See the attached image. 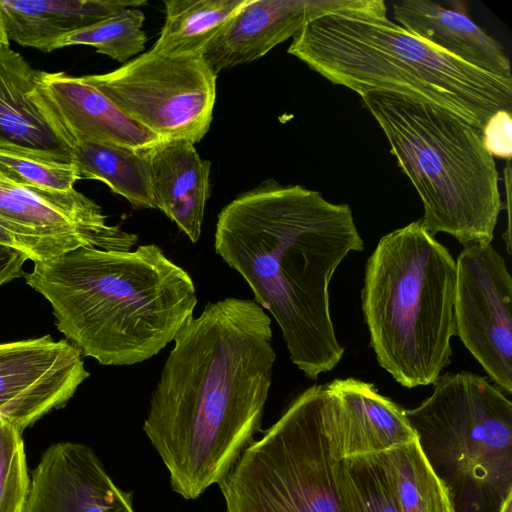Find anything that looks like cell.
I'll use <instances>...</instances> for the list:
<instances>
[{
    "instance_id": "obj_30",
    "label": "cell",
    "mask_w": 512,
    "mask_h": 512,
    "mask_svg": "<svg viewBox=\"0 0 512 512\" xmlns=\"http://www.w3.org/2000/svg\"><path fill=\"white\" fill-rule=\"evenodd\" d=\"M28 257L14 249L0 245V287L20 276Z\"/></svg>"
},
{
    "instance_id": "obj_11",
    "label": "cell",
    "mask_w": 512,
    "mask_h": 512,
    "mask_svg": "<svg viewBox=\"0 0 512 512\" xmlns=\"http://www.w3.org/2000/svg\"><path fill=\"white\" fill-rule=\"evenodd\" d=\"M89 376L68 340L45 335L0 343V417L24 432L63 407Z\"/></svg>"
},
{
    "instance_id": "obj_7",
    "label": "cell",
    "mask_w": 512,
    "mask_h": 512,
    "mask_svg": "<svg viewBox=\"0 0 512 512\" xmlns=\"http://www.w3.org/2000/svg\"><path fill=\"white\" fill-rule=\"evenodd\" d=\"M432 394L405 410L420 447L457 512H499L512 494V403L484 377L440 375Z\"/></svg>"
},
{
    "instance_id": "obj_26",
    "label": "cell",
    "mask_w": 512,
    "mask_h": 512,
    "mask_svg": "<svg viewBox=\"0 0 512 512\" xmlns=\"http://www.w3.org/2000/svg\"><path fill=\"white\" fill-rule=\"evenodd\" d=\"M22 431L10 422L0 426V512H24L29 492Z\"/></svg>"
},
{
    "instance_id": "obj_32",
    "label": "cell",
    "mask_w": 512,
    "mask_h": 512,
    "mask_svg": "<svg viewBox=\"0 0 512 512\" xmlns=\"http://www.w3.org/2000/svg\"><path fill=\"white\" fill-rule=\"evenodd\" d=\"M499 512H512V494H509L502 503Z\"/></svg>"
},
{
    "instance_id": "obj_12",
    "label": "cell",
    "mask_w": 512,
    "mask_h": 512,
    "mask_svg": "<svg viewBox=\"0 0 512 512\" xmlns=\"http://www.w3.org/2000/svg\"><path fill=\"white\" fill-rule=\"evenodd\" d=\"M0 219L70 250L94 247L130 251L136 234L109 225L101 207L84 194L47 192L17 184L0 173Z\"/></svg>"
},
{
    "instance_id": "obj_20",
    "label": "cell",
    "mask_w": 512,
    "mask_h": 512,
    "mask_svg": "<svg viewBox=\"0 0 512 512\" xmlns=\"http://www.w3.org/2000/svg\"><path fill=\"white\" fill-rule=\"evenodd\" d=\"M145 0H0L9 41L44 52L63 37Z\"/></svg>"
},
{
    "instance_id": "obj_1",
    "label": "cell",
    "mask_w": 512,
    "mask_h": 512,
    "mask_svg": "<svg viewBox=\"0 0 512 512\" xmlns=\"http://www.w3.org/2000/svg\"><path fill=\"white\" fill-rule=\"evenodd\" d=\"M143 430L174 492L199 498L261 429L276 354L271 318L254 301L209 302L174 338Z\"/></svg>"
},
{
    "instance_id": "obj_9",
    "label": "cell",
    "mask_w": 512,
    "mask_h": 512,
    "mask_svg": "<svg viewBox=\"0 0 512 512\" xmlns=\"http://www.w3.org/2000/svg\"><path fill=\"white\" fill-rule=\"evenodd\" d=\"M83 78L161 140L196 144L210 128L216 74L203 56L149 50L111 72Z\"/></svg>"
},
{
    "instance_id": "obj_4",
    "label": "cell",
    "mask_w": 512,
    "mask_h": 512,
    "mask_svg": "<svg viewBox=\"0 0 512 512\" xmlns=\"http://www.w3.org/2000/svg\"><path fill=\"white\" fill-rule=\"evenodd\" d=\"M288 53L360 96L387 91L446 109L482 130L499 110L512 112V81L480 71L387 17L382 0L322 15L293 38Z\"/></svg>"
},
{
    "instance_id": "obj_27",
    "label": "cell",
    "mask_w": 512,
    "mask_h": 512,
    "mask_svg": "<svg viewBox=\"0 0 512 512\" xmlns=\"http://www.w3.org/2000/svg\"><path fill=\"white\" fill-rule=\"evenodd\" d=\"M0 173L28 188L68 193L79 180L73 163L47 161L0 151Z\"/></svg>"
},
{
    "instance_id": "obj_15",
    "label": "cell",
    "mask_w": 512,
    "mask_h": 512,
    "mask_svg": "<svg viewBox=\"0 0 512 512\" xmlns=\"http://www.w3.org/2000/svg\"><path fill=\"white\" fill-rule=\"evenodd\" d=\"M364 0H248L207 46L213 72L252 62L293 38L308 22Z\"/></svg>"
},
{
    "instance_id": "obj_19",
    "label": "cell",
    "mask_w": 512,
    "mask_h": 512,
    "mask_svg": "<svg viewBox=\"0 0 512 512\" xmlns=\"http://www.w3.org/2000/svg\"><path fill=\"white\" fill-rule=\"evenodd\" d=\"M156 209L196 243L210 196V162L186 140H160L148 149Z\"/></svg>"
},
{
    "instance_id": "obj_5",
    "label": "cell",
    "mask_w": 512,
    "mask_h": 512,
    "mask_svg": "<svg viewBox=\"0 0 512 512\" xmlns=\"http://www.w3.org/2000/svg\"><path fill=\"white\" fill-rule=\"evenodd\" d=\"M423 203V228L462 245L489 244L503 208L482 131L432 103L387 91L360 96Z\"/></svg>"
},
{
    "instance_id": "obj_10",
    "label": "cell",
    "mask_w": 512,
    "mask_h": 512,
    "mask_svg": "<svg viewBox=\"0 0 512 512\" xmlns=\"http://www.w3.org/2000/svg\"><path fill=\"white\" fill-rule=\"evenodd\" d=\"M455 332L490 380L512 392V278L489 244L466 245L456 260Z\"/></svg>"
},
{
    "instance_id": "obj_2",
    "label": "cell",
    "mask_w": 512,
    "mask_h": 512,
    "mask_svg": "<svg viewBox=\"0 0 512 512\" xmlns=\"http://www.w3.org/2000/svg\"><path fill=\"white\" fill-rule=\"evenodd\" d=\"M214 247L275 319L306 377L337 366L345 349L331 319L329 283L348 253L364 249L347 204L268 180L220 211Z\"/></svg>"
},
{
    "instance_id": "obj_16",
    "label": "cell",
    "mask_w": 512,
    "mask_h": 512,
    "mask_svg": "<svg viewBox=\"0 0 512 512\" xmlns=\"http://www.w3.org/2000/svg\"><path fill=\"white\" fill-rule=\"evenodd\" d=\"M328 385L332 437L341 459L378 455L417 437L405 409L381 395L372 383L350 377Z\"/></svg>"
},
{
    "instance_id": "obj_8",
    "label": "cell",
    "mask_w": 512,
    "mask_h": 512,
    "mask_svg": "<svg viewBox=\"0 0 512 512\" xmlns=\"http://www.w3.org/2000/svg\"><path fill=\"white\" fill-rule=\"evenodd\" d=\"M332 391L299 394L218 483L226 512H345L331 432Z\"/></svg>"
},
{
    "instance_id": "obj_29",
    "label": "cell",
    "mask_w": 512,
    "mask_h": 512,
    "mask_svg": "<svg viewBox=\"0 0 512 512\" xmlns=\"http://www.w3.org/2000/svg\"><path fill=\"white\" fill-rule=\"evenodd\" d=\"M482 131L486 150L494 157L510 160L512 156L511 111L499 110L489 117Z\"/></svg>"
},
{
    "instance_id": "obj_21",
    "label": "cell",
    "mask_w": 512,
    "mask_h": 512,
    "mask_svg": "<svg viewBox=\"0 0 512 512\" xmlns=\"http://www.w3.org/2000/svg\"><path fill=\"white\" fill-rule=\"evenodd\" d=\"M149 148L79 143L72 147V163L79 179L104 182L136 209H156L150 182Z\"/></svg>"
},
{
    "instance_id": "obj_14",
    "label": "cell",
    "mask_w": 512,
    "mask_h": 512,
    "mask_svg": "<svg viewBox=\"0 0 512 512\" xmlns=\"http://www.w3.org/2000/svg\"><path fill=\"white\" fill-rule=\"evenodd\" d=\"M34 98L71 148L94 142L146 149L161 140L128 118L83 76L40 71Z\"/></svg>"
},
{
    "instance_id": "obj_31",
    "label": "cell",
    "mask_w": 512,
    "mask_h": 512,
    "mask_svg": "<svg viewBox=\"0 0 512 512\" xmlns=\"http://www.w3.org/2000/svg\"><path fill=\"white\" fill-rule=\"evenodd\" d=\"M0 46H10V41L7 37L1 14H0Z\"/></svg>"
},
{
    "instance_id": "obj_6",
    "label": "cell",
    "mask_w": 512,
    "mask_h": 512,
    "mask_svg": "<svg viewBox=\"0 0 512 512\" xmlns=\"http://www.w3.org/2000/svg\"><path fill=\"white\" fill-rule=\"evenodd\" d=\"M455 293L456 261L420 220L384 235L368 258L361 301L370 346L402 386L433 384L451 363Z\"/></svg>"
},
{
    "instance_id": "obj_3",
    "label": "cell",
    "mask_w": 512,
    "mask_h": 512,
    "mask_svg": "<svg viewBox=\"0 0 512 512\" xmlns=\"http://www.w3.org/2000/svg\"><path fill=\"white\" fill-rule=\"evenodd\" d=\"M23 277L49 302L66 340L105 366L157 355L198 302L190 275L155 244L79 247L34 263Z\"/></svg>"
},
{
    "instance_id": "obj_28",
    "label": "cell",
    "mask_w": 512,
    "mask_h": 512,
    "mask_svg": "<svg viewBox=\"0 0 512 512\" xmlns=\"http://www.w3.org/2000/svg\"><path fill=\"white\" fill-rule=\"evenodd\" d=\"M0 245L25 254L33 263L49 260L70 249L0 219Z\"/></svg>"
},
{
    "instance_id": "obj_23",
    "label": "cell",
    "mask_w": 512,
    "mask_h": 512,
    "mask_svg": "<svg viewBox=\"0 0 512 512\" xmlns=\"http://www.w3.org/2000/svg\"><path fill=\"white\" fill-rule=\"evenodd\" d=\"M376 456L401 512H457L449 489L434 472L417 437Z\"/></svg>"
},
{
    "instance_id": "obj_33",
    "label": "cell",
    "mask_w": 512,
    "mask_h": 512,
    "mask_svg": "<svg viewBox=\"0 0 512 512\" xmlns=\"http://www.w3.org/2000/svg\"><path fill=\"white\" fill-rule=\"evenodd\" d=\"M4 422H6V420H4L2 417H0V426H1Z\"/></svg>"
},
{
    "instance_id": "obj_24",
    "label": "cell",
    "mask_w": 512,
    "mask_h": 512,
    "mask_svg": "<svg viewBox=\"0 0 512 512\" xmlns=\"http://www.w3.org/2000/svg\"><path fill=\"white\" fill-rule=\"evenodd\" d=\"M338 484L345 512H401L376 455L341 459Z\"/></svg>"
},
{
    "instance_id": "obj_17",
    "label": "cell",
    "mask_w": 512,
    "mask_h": 512,
    "mask_svg": "<svg viewBox=\"0 0 512 512\" xmlns=\"http://www.w3.org/2000/svg\"><path fill=\"white\" fill-rule=\"evenodd\" d=\"M39 73L10 46H0V151L72 163L71 146L34 98Z\"/></svg>"
},
{
    "instance_id": "obj_18",
    "label": "cell",
    "mask_w": 512,
    "mask_h": 512,
    "mask_svg": "<svg viewBox=\"0 0 512 512\" xmlns=\"http://www.w3.org/2000/svg\"><path fill=\"white\" fill-rule=\"evenodd\" d=\"M393 17L408 32L450 56L512 81L503 46L470 18L463 1H449L445 6L430 0H401L393 3Z\"/></svg>"
},
{
    "instance_id": "obj_13",
    "label": "cell",
    "mask_w": 512,
    "mask_h": 512,
    "mask_svg": "<svg viewBox=\"0 0 512 512\" xmlns=\"http://www.w3.org/2000/svg\"><path fill=\"white\" fill-rule=\"evenodd\" d=\"M24 512H135L133 493L120 489L85 444L49 446L30 477Z\"/></svg>"
},
{
    "instance_id": "obj_22",
    "label": "cell",
    "mask_w": 512,
    "mask_h": 512,
    "mask_svg": "<svg viewBox=\"0 0 512 512\" xmlns=\"http://www.w3.org/2000/svg\"><path fill=\"white\" fill-rule=\"evenodd\" d=\"M248 0H165V22L151 51L203 56L207 46Z\"/></svg>"
},
{
    "instance_id": "obj_25",
    "label": "cell",
    "mask_w": 512,
    "mask_h": 512,
    "mask_svg": "<svg viewBox=\"0 0 512 512\" xmlns=\"http://www.w3.org/2000/svg\"><path fill=\"white\" fill-rule=\"evenodd\" d=\"M144 20L141 9L126 8L63 37L53 46V50L72 45H90L97 52L125 64L145 48L147 36L142 29Z\"/></svg>"
}]
</instances>
